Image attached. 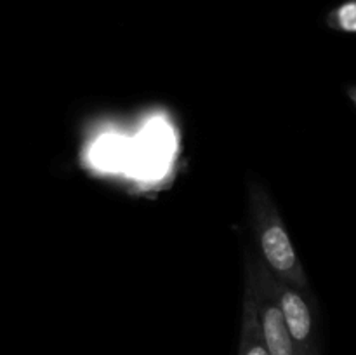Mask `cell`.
Segmentation results:
<instances>
[{
	"instance_id": "obj_1",
	"label": "cell",
	"mask_w": 356,
	"mask_h": 355,
	"mask_svg": "<svg viewBox=\"0 0 356 355\" xmlns=\"http://www.w3.org/2000/svg\"><path fill=\"white\" fill-rule=\"evenodd\" d=\"M261 336L271 355H298L294 340L287 329L280 305H268L261 312Z\"/></svg>"
},
{
	"instance_id": "obj_2",
	"label": "cell",
	"mask_w": 356,
	"mask_h": 355,
	"mask_svg": "<svg viewBox=\"0 0 356 355\" xmlns=\"http://www.w3.org/2000/svg\"><path fill=\"white\" fill-rule=\"evenodd\" d=\"M261 249H263L264 258L278 274H289L294 270L296 258L294 247H292L291 239L284 226L278 223H271L261 235Z\"/></svg>"
},
{
	"instance_id": "obj_3",
	"label": "cell",
	"mask_w": 356,
	"mask_h": 355,
	"mask_svg": "<svg viewBox=\"0 0 356 355\" xmlns=\"http://www.w3.org/2000/svg\"><path fill=\"white\" fill-rule=\"evenodd\" d=\"M329 26L336 30L346 31V33H356V0H346L332 9L327 16Z\"/></svg>"
},
{
	"instance_id": "obj_4",
	"label": "cell",
	"mask_w": 356,
	"mask_h": 355,
	"mask_svg": "<svg viewBox=\"0 0 356 355\" xmlns=\"http://www.w3.org/2000/svg\"><path fill=\"white\" fill-rule=\"evenodd\" d=\"M240 355H271L264 345L263 336H261V329L254 322H250L245 334H243Z\"/></svg>"
},
{
	"instance_id": "obj_5",
	"label": "cell",
	"mask_w": 356,
	"mask_h": 355,
	"mask_svg": "<svg viewBox=\"0 0 356 355\" xmlns=\"http://www.w3.org/2000/svg\"><path fill=\"white\" fill-rule=\"evenodd\" d=\"M351 97L356 101V89H351Z\"/></svg>"
}]
</instances>
